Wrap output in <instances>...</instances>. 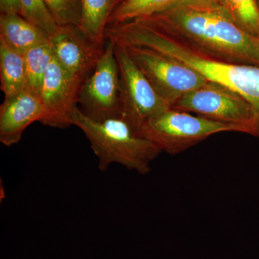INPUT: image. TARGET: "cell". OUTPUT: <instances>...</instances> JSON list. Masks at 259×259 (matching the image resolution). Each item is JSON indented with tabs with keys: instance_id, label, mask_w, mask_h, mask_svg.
Segmentation results:
<instances>
[{
	"instance_id": "6da1fadb",
	"label": "cell",
	"mask_w": 259,
	"mask_h": 259,
	"mask_svg": "<svg viewBox=\"0 0 259 259\" xmlns=\"http://www.w3.org/2000/svg\"><path fill=\"white\" fill-rule=\"evenodd\" d=\"M136 20L209 59L259 67V37L240 28L221 5H182Z\"/></svg>"
},
{
	"instance_id": "7a4b0ae2",
	"label": "cell",
	"mask_w": 259,
	"mask_h": 259,
	"mask_svg": "<svg viewBox=\"0 0 259 259\" xmlns=\"http://www.w3.org/2000/svg\"><path fill=\"white\" fill-rule=\"evenodd\" d=\"M71 122L88 139L98 158L100 171H107L110 165L117 163L140 175H146L151 171L153 161L162 153L149 140L136 134L121 117L95 120L76 107Z\"/></svg>"
},
{
	"instance_id": "3957f363",
	"label": "cell",
	"mask_w": 259,
	"mask_h": 259,
	"mask_svg": "<svg viewBox=\"0 0 259 259\" xmlns=\"http://www.w3.org/2000/svg\"><path fill=\"white\" fill-rule=\"evenodd\" d=\"M226 132L241 133L237 126L169 108L148 120L138 134L149 140L162 152L175 155L209 136Z\"/></svg>"
},
{
	"instance_id": "277c9868",
	"label": "cell",
	"mask_w": 259,
	"mask_h": 259,
	"mask_svg": "<svg viewBox=\"0 0 259 259\" xmlns=\"http://www.w3.org/2000/svg\"><path fill=\"white\" fill-rule=\"evenodd\" d=\"M171 108L237 126L243 134L252 135L253 115L249 103L236 92L215 81H208L185 94Z\"/></svg>"
},
{
	"instance_id": "5b68a950",
	"label": "cell",
	"mask_w": 259,
	"mask_h": 259,
	"mask_svg": "<svg viewBox=\"0 0 259 259\" xmlns=\"http://www.w3.org/2000/svg\"><path fill=\"white\" fill-rule=\"evenodd\" d=\"M115 54L120 72L121 118L138 134L148 120L171 107L155 91L125 47L115 44Z\"/></svg>"
},
{
	"instance_id": "8992f818",
	"label": "cell",
	"mask_w": 259,
	"mask_h": 259,
	"mask_svg": "<svg viewBox=\"0 0 259 259\" xmlns=\"http://www.w3.org/2000/svg\"><path fill=\"white\" fill-rule=\"evenodd\" d=\"M124 47L155 91L171 107L180 97L209 81L190 66L151 49Z\"/></svg>"
},
{
	"instance_id": "52a82bcc",
	"label": "cell",
	"mask_w": 259,
	"mask_h": 259,
	"mask_svg": "<svg viewBox=\"0 0 259 259\" xmlns=\"http://www.w3.org/2000/svg\"><path fill=\"white\" fill-rule=\"evenodd\" d=\"M81 85L79 109L95 120L121 117L120 79L115 44L107 40L95 69Z\"/></svg>"
},
{
	"instance_id": "ba28073f",
	"label": "cell",
	"mask_w": 259,
	"mask_h": 259,
	"mask_svg": "<svg viewBox=\"0 0 259 259\" xmlns=\"http://www.w3.org/2000/svg\"><path fill=\"white\" fill-rule=\"evenodd\" d=\"M85 79L68 72L53 55L40 90L44 106L40 123L54 128L71 126V115L77 107L80 89Z\"/></svg>"
},
{
	"instance_id": "9c48e42d",
	"label": "cell",
	"mask_w": 259,
	"mask_h": 259,
	"mask_svg": "<svg viewBox=\"0 0 259 259\" xmlns=\"http://www.w3.org/2000/svg\"><path fill=\"white\" fill-rule=\"evenodd\" d=\"M50 40L58 63L68 72L83 78L95 69L105 49L89 40L77 25L59 26Z\"/></svg>"
},
{
	"instance_id": "30bf717a",
	"label": "cell",
	"mask_w": 259,
	"mask_h": 259,
	"mask_svg": "<svg viewBox=\"0 0 259 259\" xmlns=\"http://www.w3.org/2000/svg\"><path fill=\"white\" fill-rule=\"evenodd\" d=\"M44 115L41 97L26 88L10 98H5L0 106V141L10 147L20 142L24 131Z\"/></svg>"
},
{
	"instance_id": "8fae6325",
	"label": "cell",
	"mask_w": 259,
	"mask_h": 259,
	"mask_svg": "<svg viewBox=\"0 0 259 259\" xmlns=\"http://www.w3.org/2000/svg\"><path fill=\"white\" fill-rule=\"evenodd\" d=\"M50 35L18 13L0 15V38L24 54L31 48L50 40Z\"/></svg>"
},
{
	"instance_id": "7c38bea8",
	"label": "cell",
	"mask_w": 259,
	"mask_h": 259,
	"mask_svg": "<svg viewBox=\"0 0 259 259\" xmlns=\"http://www.w3.org/2000/svg\"><path fill=\"white\" fill-rule=\"evenodd\" d=\"M123 0H80L81 18L79 28L94 44L103 47L109 20Z\"/></svg>"
},
{
	"instance_id": "4fadbf2b",
	"label": "cell",
	"mask_w": 259,
	"mask_h": 259,
	"mask_svg": "<svg viewBox=\"0 0 259 259\" xmlns=\"http://www.w3.org/2000/svg\"><path fill=\"white\" fill-rule=\"evenodd\" d=\"M0 79L5 98L15 96L28 85L23 54L12 49L3 38H0Z\"/></svg>"
},
{
	"instance_id": "5bb4252c",
	"label": "cell",
	"mask_w": 259,
	"mask_h": 259,
	"mask_svg": "<svg viewBox=\"0 0 259 259\" xmlns=\"http://www.w3.org/2000/svg\"><path fill=\"white\" fill-rule=\"evenodd\" d=\"M23 56L28 80L27 88L40 95L44 76L53 59L51 40L31 48Z\"/></svg>"
},
{
	"instance_id": "9a60e30c",
	"label": "cell",
	"mask_w": 259,
	"mask_h": 259,
	"mask_svg": "<svg viewBox=\"0 0 259 259\" xmlns=\"http://www.w3.org/2000/svg\"><path fill=\"white\" fill-rule=\"evenodd\" d=\"M176 0H123L112 13L108 25L151 16L169 8Z\"/></svg>"
},
{
	"instance_id": "2e32d148",
	"label": "cell",
	"mask_w": 259,
	"mask_h": 259,
	"mask_svg": "<svg viewBox=\"0 0 259 259\" xmlns=\"http://www.w3.org/2000/svg\"><path fill=\"white\" fill-rule=\"evenodd\" d=\"M220 4L240 28L259 37V10L255 0H220Z\"/></svg>"
},
{
	"instance_id": "e0dca14e",
	"label": "cell",
	"mask_w": 259,
	"mask_h": 259,
	"mask_svg": "<svg viewBox=\"0 0 259 259\" xmlns=\"http://www.w3.org/2000/svg\"><path fill=\"white\" fill-rule=\"evenodd\" d=\"M20 15L25 20L42 29L50 36L57 30L59 25L48 9L44 0H20Z\"/></svg>"
},
{
	"instance_id": "ac0fdd59",
	"label": "cell",
	"mask_w": 259,
	"mask_h": 259,
	"mask_svg": "<svg viewBox=\"0 0 259 259\" xmlns=\"http://www.w3.org/2000/svg\"><path fill=\"white\" fill-rule=\"evenodd\" d=\"M48 9L59 26L73 25L79 26L81 18L80 0H44Z\"/></svg>"
},
{
	"instance_id": "d6986e66",
	"label": "cell",
	"mask_w": 259,
	"mask_h": 259,
	"mask_svg": "<svg viewBox=\"0 0 259 259\" xmlns=\"http://www.w3.org/2000/svg\"><path fill=\"white\" fill-rule=\"evenodd\" d=\"M0 12L4 13H18L20 15L21 5L20 0H0Z\"/></svg>"
},
{
	"instance_id": "ffe728a7",
	"label": "cell",
	"mask_w": 259,
	"mask_h": 259,
	"mask_svg": "<svg viewBox=\"0 0 259 259\" xmlns=\"http://www.w3.org/2000/svg\"><path fill=\"white\" fill-rule=\"evenodd\" d=\"M200 3H215V4L221 5L220 4V0H176V2L169 8L182 6V5L200 4ZM169 8H168V9H169Z\"/></svg>"
},
{
	"instance_id": "44dd1931",
	"label": "cell",
	"mask_w": 259,
	"mask_h": 259,
	"mask_svg": "<svg viewBox=\"0 0 259 259\" xmlns=\"http://www.w3.org/2000/svg\"><path fill=\"white\" fill-rule=\"evenodd\" d=\"M255 3H256L257 7H258V9L259 10V0H255Z\"/></svg>"
}]
</instances>
